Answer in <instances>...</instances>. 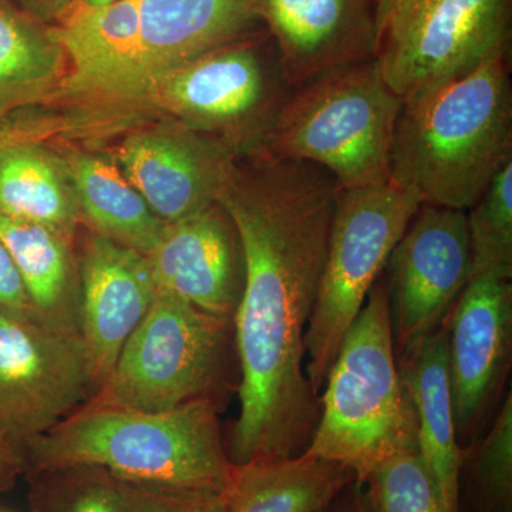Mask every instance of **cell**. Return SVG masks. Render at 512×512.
Returning <instances> with one entry per match:
<instances>
[{
	"instance_id": "cell-8",
	"label": "cell",
	"mask_w": 512,
	"mask_h": 512,
	"mask_svg": "<svg viewBox=\"0 0 512 512\" xmlns=\"http://www.w3.org/2000/svg\"><path fill=\"white\" fill-rule=\"evenodd\" d=\"M420 204L416 195L393 181L339 188L318 296L305 336V372L316 393Z\"/></svg>"
},
{
	"instance_id": "cell-4",
	"label": "cell",
	"mask_w": 512,
	"mask_h": 512,
	"mask_svg": "<svg viewBox=\"0 0 512 512\" xmlns=\"http://www.w3.org/2000/svg\"><path fill=\"white\" fill-rule=\"evenodd\" d=\"M220 409L214 400L161 413L87 403L23 446L25 471L89 464L133 483L221 495L231 480L232 463Z\"/></svg>"
},
{
	"instance_id": "cell-20",
	"label": "cell",
	"mask_w": 512,
	"mask_h": 512,
	"mask_svg": "<svg viewBox=\"0 0 512 512\" xmlns=\"http://www.w3.org/2000/svg\"><path fill=\"white\" fill-rule=\"evenodd\" d=\"M355 481L349 468L302 453L232 466L224 497L228 512H318Z\"/></svg>"
},
{
	"instance_id": "cell-35",
	"label": "cell",
	"mask_w": 512,
	"mask_h": 512,
	"mask_svg": "<svg viewBox=\"0 0 512 512\" xmlns=\"http://www.w3.org/2000/svg\"><path fill=\"white\" fill-rule=\"evenodd\" d=\"M30 2L42 9L57 10L63 15L73 5L74 0H30Z\"/></svg>"
},
{
	"instance_id": "cell-16",
	"label": "cell",
	"mask_w": 512,
	"mask_h": 512,
	"mask_svg": "<svg viewBox=\"0 0 512 512\" xmlns=\"http://www.w3.org/2000/svg\"><path fill=\"white\" fill-rule=\"evenodd\" d=\"M146 256L158 291L234 319L244 289V255L237 228L218 202L168 224Z\"/></svg>"
},
{
	"instance_id": "cell-27",
	"label": "cell",
	"mask_w": 512,
	"mask_h": 512,
	"mask_svg": "<svg viewBox=\"0 0 512 512\" xmlns=\"http://www.w3.org/2000/svg\"><path fill=\"white\" fill-rule=\"evenodd\" d=\"M363 485L373 512H446L419 451L384 461Z\"/></svg>"
},
{
	"instance_id": "cell-36",
	"label": "cell",
	"mask_w": 512,
	"mask_h": 512,
	"mask_svg": "<svg viewBox=\"0 0 512 512\" xmlns=\"http://www.w3.org/2000/svg\"><path fill=\"white\" fill-rule=\"evenodd\" d=\"M113 2L114 0H74L73 5L83 6V8H103Z\"/></svg>"
},
{
	"instance_id": "cell-32",
	"label": "cell",
	"mask_w": 512,
	"mask_h": 512,
	"mask_svg": "<svg viewBox=\"0 0 512 512\" xmlns=\"http://www.w3.org/2000/svg\"><path fill=\"white\" fill-rule=\"evenodd\" d=\"M372 2L373 6H375L377 45H379V40L384 30L389 28L393 19L396 18L412 0H372Z\"/></svg>"
},
{
	"instance_id": "cell-19",
	"label": "cell",
	"mask_w": 512,
	"mask_h": 512,
	"mask_svg": "<svg viewBox=\"0 0 512 512\" xmlns=\"http://www.w3.org/2000/svg\"><path fill=\"white\" fill-rule=\"evenodd\" d=\"M0 239L18 268L35 322L80 338L79 264H74L72 237L0 215Z\"/></svg>"
},
{
	"instance_id": "cell-25",
	"label": "cell",
	"mask_w": 512,
	"mask_h": 512,
	"mask_svg": "<svg viewBox=\"0 0 512 512\" xmlns=\"http://www.w3.org/2000/svg\"><path fill=\"white\" fill-rule=\"evenodd\" d=\"M32 512H126L127 483L89 464L35 468L23 473Z\"/></svg>"
},
{
	"instance_id": "cell-34",
	"label": "cell",
	"mask_w": 512,
	"mask_h": 512,
	"mask_svg": "<svg viewBox=\"0 0 512 512\" xmlns=\"http://www.w3.org/2000/svg\"><path fill=\"white\" fill-rule=\"evenodd\" d=\"M194 512H228L227 501L224 494L205 495L195 507Z\"/></svg>"
},
{
	"instance_id": "cell-24",
	"label": "cell",
	"mask_w": 512,
	"mask_h": 512,
	"mask_svg": "<svg viewBox=\"0 0 512 512\" xmlns=\"http://www.w3.org/2000/svg\"><path fill=\"white\" fill-rule=\"evenodd\" d=\"M460 512H512V396L484 437L463 448Z\"/></svg>"
},
{
	"instance_id": "cell-9",
	"label": "cell",
	"mask_w": 512,
	"mask_h": 512,
	"mask_svg": "<svg viewBox=\"0 0 512 512\" xmlns=\"http://www.w3.org/2000/svg\"><path fill=\"white\" fill-rule=\"evenodd\" d=\"M511 15L512 0H412L384 30L376 62L394 94L409 99L510 45Z\"/></svg>"
},
{
	"instance_id": "cell-1",
	"label": "cell",
	"mask_w": 512,
	"mask_h": 512,
	"mask_svg": "<svg viewBox=\"0 0 512 512\" xmlns=\"http://www.w3.org/2000/svg\"><path fill=\"white\" fill-rule=\"evenodd\" d=\"M339 185L316 165L266 151L251 177L229 171L218 195L241 241L244 289L234 316L241 380L232 466L301 456L320 416L305 336L325 265Z\"/></svg>"
},
{
	"instance_id": "cell-17",
	"label": "cell",
	"mask_w": 512,
	"mask_h": 512,
	"mask_svg": "<svg viewBox=\"0 0 512 512\" xmlns=\"http://www.w3.org/2000/svg\"><path fill=\"white\" fill-rule=\"evenodd\" d=\"M119 161L167 225L215 204L231 170L221 148L185 134H137L121 147Z\"/></svg>"
},
{
	"instance_id": "cell-21",
	"label": "cell",
	"mask_w": 512,
	"mask_h": 512,
	"mask_svg": "<svg viewBox=\"0 0 512 512\" xmlns=\"http://www.w3.org/2000/svg\"><path fill=\"white\" fill-rule=\"evenodd\" d=\"M72 180L79 210L94 232L150 254L167 224L121 171L100 158L79 156L73 160Z\"/></svg>"
},
{
	"instance_id": "cell-3",
	"label": "cell",
	"mask_w": 512,
	"mask_h": 512,
	"mask_svg": "<svg viewBox=\"0 0 512 512\" xmlns=\"http://www.w3.org/2000/svg\"><path fill=\"white\" fill-rule=\"evenodd\" d=\"M249 0H114L72 5L53 36L69 56L70 93L138 99L177 67L247 36Z\"/></svg>"
},
{
	"instance_id": "cell-30",
	"label": "cell",
	"mask_w": 512,
	"mask_h": 512,
	"mask_svg": "<svg viewBox=\"0 0 512 512\" xmlns=\"http://www.w3.org/2000/svg\"><path fill=\"white\" fill-rule=\"evenodd\" d=\"M25 463L20 448L0 439V494L8 493L23 477Z\"/></svg>"
},
{
	"instance_id": "cell-5",
	"label": "cell",
	"mask_w": 512,
	"mask_h": 512,
	"mask_svg": "<svg viewBox=\"0 0 512 512\" xmlns=\"http://www.w3.org/2000/svg\"><path fill=\"white\" fill-rule=\"evenodd\" d=\"M323 387L306 454L349 468L365 484L384 461L417 451L416 410L394 353L384 271L346 332Z\"/></svg>"
},
{
	"instance_id": "cell-18",
	"label": "cell",
	"mask_w": 512,
	"mask_h": 512,
	"mask_svg": "<svg viewBox=\"0 0 512 512\" xmlns=\"http://www.w3.org/2000/svg\"><path fill=\"white\" fill-rule=\"evenodd\" d=\"M403 382L412 396L417 417V451L433 477L446 512H460L458 443L447 369L446 329L413 343L397 356Z\"/></svg>"
},
{
	"instance_id": "cell-26",
	"label": "cell",
	"mask_w": 512,
	"mask_h": 512,
	"mask_svg": "<svg viewBox=\"0 0 512 512\" xmlns=\"http://www.w3.org/2000/svg\"><path fill=\"white\" fill-rule=\"evenodd\" d=\"M473 272L511 281L512 161L504 165L480 200L466 211Z\"/></svg>"
},
{
	"instance_id": "cell-33",
	"label": "cell",
	"mask_w": 512,
	"mask_h": 512,
	"mask_svg": "<svg viewBox=\"0 0 512 512\" xmlns=\"http://www.w3.org/2000/svg\"><path fill=\"white\" fill-rule=\"evenodd\" d=\"M26 128L16 121L8 119L5 114H0V151L10 144L20 143L26 140Z\"/></svg>"
},
{
	"instance_id": "cell-7",
	"label": "cell",
	"mask_w": 512,
	"mask_h": 512,
	"mask_svg": "<svg viewBox=\"0 0 512 512\" xmlns=\"http://www.w3.org/2000/svg\"><path fill=\"white\" fill-rule=\"evenodd\" d=\"M232 348L234 319L158 291L110 376L87 403L144 413L170 412L197 400L221 404Z\"/></svg>"
},
{
	"instance_id": "cell-14",
	"label": "cell",
	"mask_w": 512,
	"mask_h": 512,
	"mask_svg": "<svg viewBox=\"0 0 512 512\" xmlns=\"http://www.w3.org/2000/svg\"><path fill=\"white\" fill-rule=\"evenodd\" d=\"M79 285L80 339L99 392L158 288L146 255L99 232L84 241Z\"/></svg>"
},
{
	"instance_id": "cell-23",
	"label": "cell",
	"mask_w": 512,
	"mask_h": 512,
	"mask_svg": "<svg viewBox=\"0 0 512 512\" xmlns=\"http://www.w3.org/2000/svg\"><path fill=\"white\" fill-rule=\"evenodd\" d=\"M64 52L12 0H0V114L36 101L63 70Z\"/></svg>"
},
{
	"instance_id": "cell-6",
	"label": "cell",
	"mask_w": 512,
	"mask_h": 512,
	"mask_svg": "<svg viewBox=\"0 0 512 512\" xmlns=\"http://www.w3.org/2000/svg\"><path fill=\"white\" fill-rule=\"evenodd\" d=\"M400 110L376 59L343 67L293 90L266 151L322 168L340 190L387 183Z\"/></svg>"
},
{
	"instance_id": "cell-10",
	"label": "cell",
	"mask_w": 512,
	"mask_h": 512,
	"mask_svg": "<svg viewBox=\"0 0 512 512\" xmlns=\"http://www.w3.org/2000/svg\"><path fill=\"white\" fill-rule=\"evenodd\" d=\"M293 90L279 55L244 36L165 74L140 97L198 127L266 141Z\"/></svg>"
},
{
	"instance_id": "cell-2",
	"label": "cell",
	"mask_w": 512,
	"mask_h": 512,
	"mask_svg": "<svg viewBox=\"0 0 512 512\" xmlns=\"http://www.w3.org/2000/svg\"><path fill=\"white\" fill-rule=\"evenodd\" d=\"M510 161V45L402 101L390 181L421 204L468 211Z\"/></svg>"
},
{
	"instance_id": "cell-28",
	"label": "cell",
	"mask_w": 512,
	"mask_h": 512,
	"mask_svg": "<svg viewBox=\"0 0 512 512\" xmlns=\"http://www.w3.org/2000/svg\"><path fill=\"white\" fill-rule=\"evenodd\" d=\"M126 483V512H194L201 498L205 497V495L171 490L160 485L133 483V481H126Z\"/></svg>"
},
{
	"instance_id": "cell-13",
	"label": "cell",
	"mask_w": 512,
	"mask_h": 512,
	"mask_svg": "<svg viewBox=\"0 0 512 512\" xmlns=\"http://www.w3.org/2000/svg\"><path fill=\"white\" fill-rule=\"evenodd\" d=\"M443 328L458 443H474L503 393L510 369L511 281L490 274L471 276Z\"/></svg>"
},
{
	"instance_id": "cell-31",
	"label": "cell",
	"mask_w": 512,
	"mask_h": 512,
	"mask_svg": "<svg viewBox=\"0 0 512 512\" xmlns=\"http://www.w3.org/2000/svg\"><path fill=\"white\" fill-rule=\"evenodd\" d=\"M318 512H373L365 485L352 483Z\"/></svg>"
},
{
	"instance_id": "cell-15",
	"label": "cell",
	"mask_w": 512,
	"mask_h": 512,
	"mask_svg": "<svg viewBox=\"0 0 512 512\" xmlns=\"http://www.w3.org/2000/svg\"><path fill=\"white\" fill-rule=\"evenodd\" d=\"M264 20L292 89L375 59L377 30L372 0H249Z\"/></svg>"
},
{
	"instance_id": "cell-29",
	"label": "cell",
	"mask_w": 512,
	"mask_h": 512,
	"mask_svg": "<svg viewBox=\"0 0 512 512\" xmlns=\"http://www.w3.org/2000/svg\"><path fill=\"white\" fill-rule=\"evenodd\" d=\"M0 313L12 319L35 322L22 278L2 239H0Z\"/></svg>"
},
{
	"instance_id": "cell-12",
	"label": "cell",
	"mask_w": 512,
	"mask_h": 512,
	"mask_svg": "<svg viewBox=\"0 0 512 512\" xmlns=\"http://www.w3.org/2000/svg\"><path fill=\"white\" fill-rule=\"evenodd\" d=\"M471 272L466 211L420 204L384 268L396 357L443 326Z\"/></svg>"
},
{
	"instance_id": "cell-11",
	"label": "cell",
	"mask_w": 512,
	"mask_h": 512,
	"mask_svg": "<svg viewBox=\"0 0 512 512\" xmlns=\"http://www.w3.org/2000/svg\"><path fill=\"white\" fill-rule=\"evenodd\" d=\"M96 393L82 339L0 313V439L22 450Z\"/></svg>"
},
{
	"instance_id": "cell-22",
	"label": "cell",
	"mask_w": 512,
	"mask_h": 512,
	"mask_svg": "<svg viewBox=\"0 0 512 512\" xmlns=\"http://www.w3.org/2000/svg\"><path fill=\"white\" fill-rule=\"evenodd\" d=\"M74 188L55 160L29 141L0 151V215L46 225L73 238Z\"/></svg>"
}]
</instances>
